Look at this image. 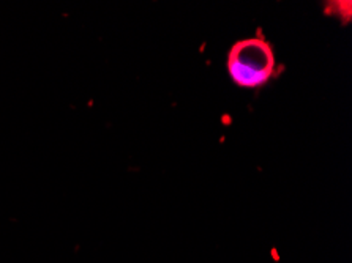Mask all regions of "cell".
Returning a JSON list of instances; mask_svg holds the SVG:
<instances>
[{"mask_svg":"<svg viewBox=\"0 0 352 263\" xmlns=\"http://www.w3.org/2000/svg\"><path fill=\"white\" fill-rule=\"evenodd\" d=\"M226 69L237 87L247 90L263 89L278 76L274 46L263 36L234 43L228 52Z\"/></svg>","mask_w":352,"mask_h":263,"instance_id":"cell-1","label":"cell"}]
</instances>
